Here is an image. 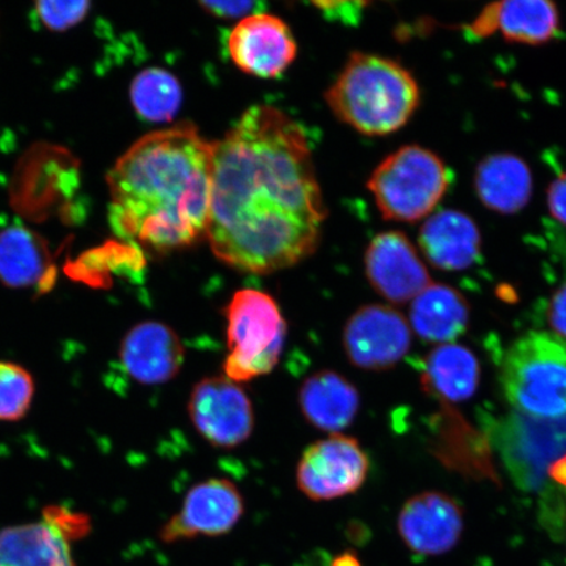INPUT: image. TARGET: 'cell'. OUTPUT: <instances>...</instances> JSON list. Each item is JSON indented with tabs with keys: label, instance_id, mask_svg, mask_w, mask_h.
I'll list each match as a JSON object with an SVG mask.
<instances>
[{
	"label": "cell",
	"instance_id": "1",
	"mask_svg": "<svg viewBox=\"0 0 566 566\" xmlns=\"http://www.w3.org/2000/svg\"><path fill=\"white\" fill-rule=\"evenodd\" d=\"M327 218L302 127L271 105L247 109L212 144L207 238L235 271L268 274L307 259Z\"/></svg>",
	"mask_w": 566,
	"mask_h": 566
},
{
	"label": "cell",
	"instance_id": "2",
	"mask_svg": "<svg viewBox=\"0 0 566 566\" xmlns=\"http://www.w3.org/2000/svg\"><path fill=\"white\" fill-rule=\"evenodd\" d=\"M111 223L118 237L167 252L207 238L212 144L184 123L147 134L108 175Z\"/></svg>",
	"mask_w": 566,
	"mask_h": 566
},
{
	"label": "cell",
	"instance_id": "3",
	"mask_svg": "<svg viewBox=\"0 0 566 566\" xmlns=\"http://www.w3.org/2000/svg\"><path fill=\"white\" fill-rule=\"evenodd\" d=\"M335 116L364 136H387L401 129L420 104L412 74L386 56L356 52L327 92Z\"/></svg>",
	"mask_w": 566,
	"mask_h": 566
},
{
	"label": "cell",
	"instance_id": "4",
	"mask_svg": "<svg viewBox=\"0 0 566 566\" xmlns=\"http://www.w3.org/2000/svg\"><path fill=\"white\" fill-rule=\"evenodd\" d=\"M506 399L523 415L541 420L566 416V339L531 332L509 348L502 363Z\"/></svg>",
	"mask_w": 566,
	"mask_h": 566
},
{
	"label": "cell",
	"instance_id": "5",
	"mask_svg": "<svg viewBox=\"0 0 566 566\" xmlns=\"http://www.w3.org/2000/svg\"><path fill=\"white\" fill-rule=\"evenodd\" d=\"M228 357L224 377L242 385L264 377L279 365L287 324L273 296L256 289L238 290L224 308Z\"/></svg>",
	"mask_w": 566,
	"mask_h": 566
},
{
	"label": "cell",
	"instance_id": "6",
	"mask_svg": "<svg viewBox=\"0 0 566 566\" xmlns=\"http://www.w3.org/2000/svg\"><path fill=\"white\" fill-rule=\"evenodd\" d=\"M450 180L449 169L438 155L410 145L381 161L367 187L386 219L415 223L440 203Z\"/></svg>",
	"mask_w": 566,
	"mask_h": 566
},
{
	"label": "cell",
	"instance_id": "7",
	"mask_svg": "<svg viewBox=\"0 0 566 566\" xmlns=\"http://www.w3.org/2000/svg\"><path fill=\"white\" fill-rule=\"evenodd\" d=\"M369 471L370 459L356 438L332 434L303 451L296 484L310 500L331 501L359 491Z\"/></svg>",
	"mask_w": 566,
	"mask_h": 566
},
{
	"label": "cell",
	"instance_id": "8",
	"mask_svg": "<svg viewBox=\"0 0 566 566\" xmlns=\"http://www.w3.org/2000/svg\"><path fill=\"white\" fill-rule=\"evenodd\" d=\"M188 413L197 433L214 448H238L253 433L250 396L224 375L198 381L189 396Z\"/></svg>",
	"mask_w": 566,
	"mask_h": 566
},
{
	"label": "cell",
	"instance_id": "9",
	"mask_svg": "<svg viewBox=\"0 0 566 566\" xmlns=\"http://www.w3.org/2000/svg\"><path fill=\"white\" fill-rule=\"evenodd\" d=\"M343 344L353 366L367 371H385L407 356L412 345V329L398 310L385 304H369L349 317Z\"/></svg>",
	"mask_w": 566,
	"mask_h": 566
},
{
	"label": "cell",
	"instance_id": "10",
	"mask_svg": "<svg viewBox=\"0 0 566 566\" xmlns=\"http://www.w3.org/2000/svg\"><path fill=\"white\" fill-rule=\"evenodd\" d=\"M243 494L228 479H209L190 488L176 513L159 531L166 544L231 533L244 515Z\"/></svg>",
	"mask_w": 566,
	"mask_h": 566
},
{
	"label": "cell",
	"instance_id": "11",
	"mask_svg": "<svg viewBox=\"0 0 566 566\" xmlns=\"http://www.w3.org/2000/svg\"><path fill=\"white\" fill-rule=\"evenodd\" d=\"M231 60L245 74L274 80L292 66L298 46L282 19L259 12L240 20L229 35Z\"/></svg>",
	"mask_w": 566,
	"mask_h": 566
},
{
	"label": "cell",
	"instance_id": "12",
	"mask_svg": "<svg viewBox=\"0 0 566 566\" xmlns=\"http://www.w3.org/2000/svg\"><path fill=\"white\" fill-rule=\"evenodd\" d=\"M464 528V514L458 502L442 492H423L401 507L398 530L413 554L441 556L457 546Z\"/></svg>",
	"mask_w": 566,
	"mask_h": 566
},
{
	"label": "cell",
	"instance_id": "13",
	"mask_svg": "<svg viewBox=\"0 0 566 566\" xmlns=\"http://www.w3.org/2000/svg\"><path fill=\"white\" fill-rule=\"evenodd\" d=\"M366 275L375 292L395 304L412 302L431 285L427 266L405 233L381 232L367 248Z\"/></svg>",
	"mask_w": 566,
	"mask_h": 566
},
{
	"label": "cell",
	"instance_id": "14",
	"mask_svg": "<svg viewBox=\"0 0 566 566\" xmlns=\"http://www.w3.org/2000/svg\"><path fill=\"white\" fill-rule=\"evenodd\" d=\"M119 360L126 374L138 384L159 386L179 375L186 349L169 325L148 321L127 331L119 345Z\"/></svg>",
	"mask_w": 566,
	"mask_h": 566
},
{
	"label": "cell",
	"instance_id": "15",
	"mask_svg": "<svg viewBox=\"0 0 566 566\" xmlns=\"http://www.w3.org/2000/svg\"><path fill=\"white\" fill-rule=\"evenodd\" d=\"M419 243L429 263L459 272L475 263L481 250L478 224L462 211L442 210L422 224Z\"/></svg>",
	"mask_w": 566,
	"mask_h": 566
},
{
	"label": "cell",
	"instance_id": "16",
	"mask_svg": "<svg viewBox=\"0 0 566 566\" xmlns=\"http://www.w3.org/2000/svg\"><path fill=\"white\" fill-rule=\"evenodd\" d=\"M298 401L304 419L331 436L348 429L360 408L357 387L332 370L317 371L304 380Z\"/></svg>",
	"mask_w": 566,
	"mask_h": 566
},
{
	"label": "cell",
	"instance_id": "17",
	"mask_svg": "<svg viewBox=\"0 0 566 566\" xmlns=\"http://www.w3.org/2000/svg\"><path fill=\"white\" fill-rule=\"evenodd\" d=\"M70 537L49 518L0 530V566H75Z\"/></svg>",
	"mask_w": 566,
	"mask_h": 566
},
{
	"label": "cell",
	"instance_id": "18",
	"mask_svg": "<svg viewBox=\"0 0 566 566\" xmlns=\"http://www.w3.org/2000/svg\"><path fill=\"white\" fill-rule=\"evenodd\" d=\"M475 189L485 208L500 214H514L530 201L533 175L527 163L516 155L493 154L479 163Z\"/></svg>",
	"mask_w": 566,
	"mask_h": 566
},
{
	"label": "cell",
	"instance_id": "19",
	"mask_svg": "<svg viewBox=\"0 0 566 566\" xmlns=\"http://www.w3.org/2000/svg\"><path fill=\"white\" fill-rule=\"evenodd\" d=\"M410 327L424 342L451 344L469 327L470 306L454 287L431 283L410 306Z\"/></svg>",
	"mask_w": 566,
	"mask_h": 566
},
{
	"label": "cell",
	"instance_id": "20",
	"mask_svg": "<svg viewBox=\"0 0 566 566\" xmlns=\"http://www.w3.org/2000/svg\"><path fill=\"white\" fill-rule=\"evenodd\" d=\"M480 364L465 346L443 344L424 359L421 385L430 396L442 402H462L476 394Z\"/></svg>",
	"mask_w": 566,
	"mask_h": 566
},
{
	"label": "cell",
	"instance_id": "21",
	"mask_svg": "<svg viewBox=\"0 0 566 566\" xmlns=\"http://www.w3.org/2000/svg\"><path fill=\"white\" fill-rule=\"evenodd\" d=\"M48 245L38 233L13 224L0 230V282L12 289L44 286L52 277Z\"/></svg>",
	"mask_w": 566,
	"mask_h": 566
},
{
	"label": "cell",
	"instance_id": "22",
	"mask_svg": "<svg viewBox=\"0 0 566 566\" xmlns=\"http://www.w3.org/2000/svg\"><path fill=\"white\" fill-rule=\"evenodd\" d=\"M495 28L511 42L547 44L560 33V13L548 0H506L495 3Z\"/></svg>",
	"mask_w": 566,
	"mask_h": 566
},
{
	"label": "cell",
	"instance_id": "23",
	"mask_svg": "<svg viewBox=\"0 0 566 566\" xmlns=\"http://www.w3.org/2000/svg\"><path fill=\"white\" fill-rule=\"evenodd\" d=\"M132 102L138 115L147 122L167 123L180 109L182 90L168 71L148 69L133 82Z\"/></svg>",
	"mask_w": 566,
	"mask_h": 566
},
{
	"label": "cell",
	"instance_id": "24",
	"mask_svg": "<svg viewBox=\"0 0 566 566\" xmlns=\"http://www.w3.org/2000/svg\"><path fill=\"white\" fill-rule=\"evenodd\" d=\"M35 394L33 375L15 363H0V421L13 422L30 412Z\"/></svg>",
	"mask_w": 566,
	"mask_h": 566
},
{
	"label": "cell",
	"instance_id": "25",
	"mask_svg": "<svg viewBox=\"0 0 566 566\" xmlns=\"http://www.w3.org/2000/svg\"><path fill=\"white\" fill-rule=\"evenodd\" d=\"M90 9L87 2H41L35 4L39 18L49 30L62 32L81 23Z\"/></svg>",
	"mask_w": 566,
	"mask_h": 566
},
{
	"label": "cell",
	"instance_id": "26",
	"mask_svg": "<svg viewBox=\"0 0 566 566\" xmlns=\"http://www.w3.org/2000/svg\"><path fill=\"white\" fill-rule=\"evenodd\" d=\"M325 18L346 25H357L369 3L365 2H317L313 3Z\"/></svg>",
	"mask_w": 566,
	"mask_h": 566
},
{
	"label": "cell",
	"instance_id": "27",
	"mask_svg": "<svg viewBox=\"0 0 566 566\" xmlns=\"http://www.w3.org/2000/svg\"><path fill=\"white\" fill-rule=\"evenodd\" d=\"M200 6L217 18L242 20L259 13L256 11L263 7L256 2H202Z\"/></svg>",
	"mask_w": 566,
	"mask_h": 566
},
{
	"label": "cell",
	"instance_id": "28",
	"mask_svg": "<svg viewBox=\"0 0 566 566\" xmlns=\"http://www.w3.org/2000/svg\"><path fill=\"white\" fill-rule=\"evenodd\" d=\"M547 317L554 334L566 339V283L552 296Z\"/></svg>",
	"mask_w": 566,
	"mask_h": 566
},
{
	"label": "cell",
	"instance_id": "29",
	"mask_svg": "<svg viewBox=\"0 0 566 566\" xmlns=\"http://www.w3.org/2000/svg\"><path fill=\"white\" fill-rule=\"evenodd\" d=\"M547 202L552 217L566 226V172L552 181L547 192Z\"/></svg>",
	"mask_w": 566,
	"mask_h": 566
},
{
	"label": "cell",
	"instance_id": "30",
	"mask_svg": "<svg viewBox=\"0 0 566 566\" xmlns=\"http://www.w3.org/2000/svg\"><path fill=\"white\" fill-rule=\"evenodd\" d=\"M331 566H363V563L354 552L346 551L344 554L337 555Z\"/></svg>",
	"mask_w": 566,
	"mask_h": 566
}]
</instances>
